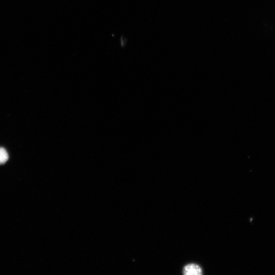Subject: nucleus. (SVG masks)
Listing matches in <instances>:
<instances>
[{
    "mask_svg": "<svg viewBox=\"0 0 275 275\" xmlns=\"http://www.w3.org/2000/svg\"><path fill=\"white\" fill-rule=\"evenodd\" d=\"M183 273L185 275H201L202 270L198 265L191 263L184 267Z\"/></svg>",
    "mask_w": 275,
    "mask_h": 275,
    "instance_id": "f257e3e1",
    "label": "nucleus"
},
{
    "mask_svg": "<svg viewBox=\"0 0 275 275\" xmlns=\"http://www.w3.org/2000/svg\"><path fill=\"white\" fill-rule=\"evenodd\" d=\"M8 159V154L7 151L3 148L0 147V164L5 163Z\"/></svg>",
    "mask_w": 275,
    "mask_h": 275,
    "instance_id": "f03ea898",
    "label": "nucleus"
}]
</instances>
